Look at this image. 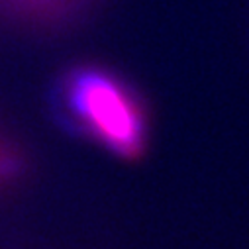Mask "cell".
I'll return each mask as SVG.
<instances>
[{"instance_id":"cell-1","label":"cell","mask_w":249,"mask_h":249,"mask_svg":"<svg viewBox=\"0 0 249 249\" xmlns=\"http://www.w3.org/2000/svg\"><path fill=\"white\" fill-rule=\"evenodd\" d=\"M57 98L69 122L120 157L136 159L145 149V110L134 89L116 73L79 67L59 85Z\"/></svg>"}]
</instances>
